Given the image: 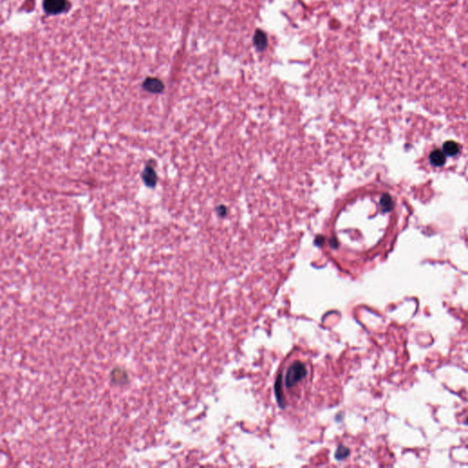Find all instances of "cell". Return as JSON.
Wrapping results in <instances>:
<instances>
[{
    "label": "cell",
    "instance_id": "obj_6",
    "mask_svg": "<svg viewBox=\"0 0 468 468\" xmlns=\"http://www.w3.org/2000/svg\"><path fill=\"white\" fill-rule=\"evenodd\" d=\"M431 161L435 166H441L446 162V156L442 151H434L431 154Z\"/></svg>",
    "mask_w": 468,
    "mask_h": 468
},
{
    "label": "cell",
    "instance_id": "obj_4",
    "mask_svg": "<svg viewBox=\"0 0 468 468\" xmlns=\"http://www.w3.org/2000/svg\"><path fill=\"white\" fill-rule=\"evenodd\" d=\"M142 178L145 184L149 188H154L157 182V176L154 167L151 165H146L142 174Z\"/></svg>",
    "mask_w": 468,
    "mask_h": 468
},
{
    "label": "cell",
    "instance_id": "obj_7",
    "mask_svg": "<svg viewBox=\"0 0 468 468\" xmlns=\"http://www.w3.org/2000/svg\"><path fill=\"white\" fill-rule=\"evenodd\" d=\"M444 149L448 155L454 156L459 152V145L455 142H447L446 145H444Z\"/></svg>",
    "mask_w": 468,
    "mask_h": 468
},
{
    "label": "cell",
    "instance_id": "obj_2",
    "mask_svg": "<svg viewBox=\"0 0 468 468\" xmlns=\"http://www.w3.org/2000/svg\"><path fill=\"white\" fill-rule=\"evenodd\" d=\"M68 0H43V9L49 15H59L69 8Z\"/></svg>",
    "mask_w": 468,
    "mask_h": 468
},
{
    "label": "cell",
    "instance_id": "obj_9",
    "mask_svg": "<svg viewBox=\"0 0 468 468\" xmlns=\"http://www.w3.org/2000/svg\"><path fill=\"white\" fill-rule=\"evenodd\" d=\"M217 212L218 214H219V216L224 217V216L226 215V213H227V209H226V207L224 206L218 207Z\"/></svg>",
    "mask_w": 468,
    "mask_h": 468
},
{
    "label": "cell",
    "instance_id": "obj_8",
    "mask_svg": "<svg viewBox=\"0 0 468 468\" xmlns=\"http://www.w3.org/2000/svg\"><path fill=\"white\" fill-rule=\"evenodd\" d=\"M349 454H350V450H349L347 447H345V446H344V447H343V446H340L339 449H338V451L336 453V457L340 460V459H343V458L348 457Z\"/></svg>",
    "mask_w": 468,
    "mask_h": 468
},
{
    "label": "cell",
    "instance_id": "obj_1",
    "mask_svg": "<svg viewBox=\"0 0 468 468\" xmlns=\"http://www.w3.org/2000/svg\"><path fill=\"white\" fill-rule=\"evenodd\" d=\"M308 375L307 364L301 360H295L285 369L284 378L279 377L276 388L284 387L287 390H296L298 385L303 384L307 380Z\"/></svg>",
    "mask_w": 468,
    "mask_h": 468
},
{
    "label": "cell",
    "instance_id": "obj_5",
    "mask_svg": "<svg viewBox=\"0 0 468 468\" xmlns=\"http://www.w3.org/2000/svg\"><path fill=\"white\" fill-rule=\"evenodd\" d=\"M253 43L255 45L257 50H261V51L265 50L268 44L266 34L261 29L256 30V32L254 34V38H253Z\"/></svg>",
    "mask_w": 468,
    "mask_h": 468
},
{
    "label": "cell",
    "instance_id": "obj_3",
    "mask_svg": "<svg viewBox=\"0 0 468 468\" xmlns=\"http://www.w3.org/2000/svg\"><path fill=\"white\" fill-rule=\"evenodd\" d=\"M143 88L151 94H159L164 91V84L159 79L147 78L145 79Z\"/></svg>",
    "mask_w": 468,
    "mask_h": 468
}]
</instances>
